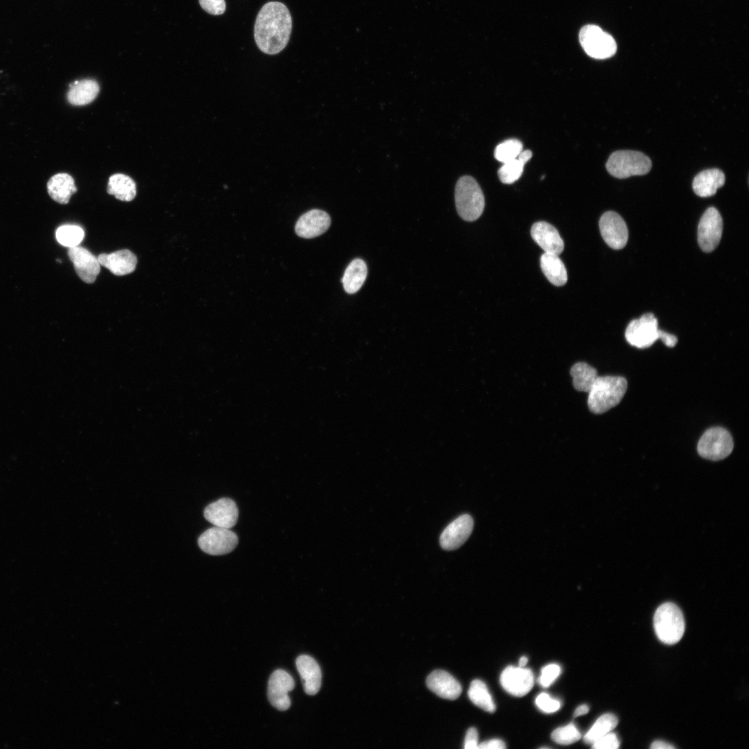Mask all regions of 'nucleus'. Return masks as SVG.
<instances>
[{"mask_svg": "<svg viewBox=\"0 0 749 749\" xmlns=\"http://www.w3.org/2000/svg\"><path fill=\"white\" fill-rule=\"evenodd\" d=\"M292 19L287 7L279 1H269L259 10L255 24L254 36L258 48L275 55L289 42Z\"/></svg>", "mask_w": 749, "mask_h": 749, "instance_id": "1", "label": "nucleus"}, {"mask_svg": "<svg viewBox=\"0 0 749 749\" xmlns=\"http://www.w3.org/2000/svg\"><path fill=\"white\" fill-rule=\"evenodd\" d=\"M628 384L620 376H598L588 392L587 406L594 414H602L618 405L623 399Z\"/></svg>", "mask_w": 749, "mask_h": 749, "instance_id": "2", "label": "nucleus"}, {"mask_svg": "<svg viewBox=\"0 0 749 749\" xmlns=\"http://www.w3.org/2000/svg\"><path fill=\"white\" fill-rule=\"evenodd\" d=\"M625 337L632 346L644 349L651 346L657 340L661 339L669 347H673L678 343L675 336L658 329V322L651 313L642 315L628 325Z\"/></svg>", "mask_w": 749, "mask_h": 749, "instance_id": "3", "label": "nucleus"}, {"mask_svg": "<svg viewBox=\"0 0 749 749\" xmlns=\"http://www.w3.org/2000/svg\"><path fill=\"white\" fill-rule=\"evenodd\" d=\"M455 203L460 217L466 221H474L482 214L485 207L483 191L470 175L460 177L455 187Z\"/></svg>", "mask_w": 749, "mask_h": 749, "instance_id": "4", "label": "nucleus"}, {"mask_svg": "<svg viewBox=\"0 0 749 749\" xmlns=\"http://www.w3.org/2000/svg\"><path fill=\"white\" fill-rule=\"evenodd\" d=\"M654 629L658 639L666 644L678 642L684 635L685 619L681 610L675 604L666 602L656 610L653 618Z\"/></svg>", "mask_w": 749, "mask_h": 749, "instance_id": "5", "label": "nucleus"}, {"mask_svg": "<svg viewBox=\"0 0 749 749\" xmlns=\"http://www.w3.org/2000/svg\"><path fill=\"white\" fill-rule=\"evenodd\" d=\"M651 166L649 157L635 150L615 151L610 155L606 162L608 173L617 178L646 174Z\"/></svg>", "mask_w": 749, "mask_h": 749, "instance_id": "6", "label": "nucleus"}, {"mask_svg": "<svg viewBox=\"0 0 749 749\" xmlns=\"http://www.w3.org/2000/svg\"><path fill=\"white\" fill-rule=\"evenodd\" d=\"M733 447V439L729 431L716 427L707 429L703 434L698 441L697 451L704 458L720 460L728 456Z\"/></svg>", "mask_w": 749, "mask_h": 749, "instance_id": "7", "label": "nucleus"}, {"mask_svg": "<svg viewBox=\"0 0 749 749\" xmlns=\"http://www.w3.org/2000/svg\"><path fill=\"white\" fill-rule=\"evenodd\" d=\"M579 41L586 53L595 59L609 58L617 51L614 38L596 25L583 26L579 33Z\"/></svg>", "mask_w": 749, "mask_h": 749, "instance_id": "8", "label": "nucleus"}, {"mask_svg": "<svg viewBox=\"0 0 749 749\" xmlns=\"http://www.w3.org/2000/svg\"><path fill=\"white\" fill-rule=\"evenodd\" d=\"M200 549L213 556L232 551L238 544L237 535L230 528L214 526L203 533L198 540Z\"/></svg>", "mask_w": 749, "mask_h": 749, "instance_id": "9", "label": "nucleus"}, {"mask_svg": "<svg viewBox=\"0 0 749 749\" xmlns=\"http://www.w3.org/2000/svg\"><path fill=\"white\" fill-rule=\"evenodd\" d=\"M723 232V219L714 207L708 208L703 214L698 227V242L705 252L713 251L718 245Z\"/></svg>", "mask_w": 749, "mask_h": 749, "instance_id": "10", "label": "nucleus"}, {"mask_svg": "<svg viewBox=\"0 0 749 749\" xmlns=\"http://www.w3.org/2000/svg\"><path fill=\"white\" fill-rule=\"evenodd\" d=\"M599 229L605 242L612 249L624 248L628 239V231L624 220L613 211L605 212L599 220Z\"/></svg>", "mask_w": 749, "mask_h": 749, "instance_id": "11", "label": "nucleus"}, {"mask_svg": "<svg viewBox=\"0 0 749 749\" xmlns=\"http://www.w3.org/2000/svg\"><path fill=\"white\" fill-rule=\"evenodd\" d=\"M295 687L292 676L282 669L275 670L268 682V698L270 704L280 711H285L291 706L289 692Z\"/></svg>", "mask_w": 749, "mask_h": 749, "instance_id": "12", "label": "nucleus"}, {"mask_svg": "<svg viewBox=\"0 0 749 749\" xmlns=\"http://www.w3.org/2000/svg\"><path fill=\"white\" fill-rule=\"evenodd\" d=\"M500 682L508 693L521 697L528 694L532 689L534 676L529 669L509 666L502 671Z\"/></svg>", "mask_w": 749, "mask_h": 749, "instance_id": "13", "label": "nucleus"}, {"mask_svg": "<svg viewBox=\"0 0 749 749\" xmlns=\"http://www.w3.org/2000/svg\"><path fill=\"white\" fill-rule=\"evenodd\" d=\"M473 526L474 522L470 515L465 514L459 516L442 531L440 537L441 547L447 551L457 549L468 539Z\"/></svg>", "mask_w": 749, "mask_h": 749, "instance_id": "14", "label": "nucleus"}, {"mask_svg": "<svg viewBox=\"0 0 749 749\" xmlns=\"http://www.w3.org/2000/svg\"><path fill=\"white\" fill-rule=\"evenodd\" d=\"M68 255L78 277L85 283L94 282L101 270L97 257L79 246L69 248Z\"/></svg>", "mask_w": 749, "mask_h": 749, "instance_id": "15", "label": "nucleus"}, {"mask_svg": "<svg viewBox=\"0 0 749 749\" xmlns=\"http://www.w3.org/2000/svg\"><path fill=\"white\" fill-rule=\"evenodd\" d=\"M204 516L216 526L230 528L237 522L239 510L232 499L222 498L208 505L205 509Z\"/></svg>", "mask_w": 749, "mask_h": 749, "instance_id": "16", "label": "nucleus"}, {"mask_svg": "<svg viewBox=\"0 0 749 749\" xmlns=\"http://www.w3.org/2000/svg\"><path fill=\"white\" fill-rule=\"evenodd\" d=\"M330 224L331 218L327 212L312 209L299 218L295 230L299 236L311 239L322 234L328 230Z\"/></svg>", "mask_w": 749, "mask_h": 749, "instance_id": "17", "label": "nucleus"}, {"mask_svg": "<svg viewBox=\"0 0 749 749\" xmlns=\"http://www.w3.org/2000/svg\"><path fill=\"white\" fill-rule=\"evenodd\" d=\"M531 234L544 252L559 255L564 250V242L558 231L547 222L535 223L531 229Z\"/></svg>", "mask_w": 749, "mask_h": 749, "instance_id": "18", "label": "nucleus"}, {"mask_svg": "<svg viewBox=\"0 0 749 749\" xmlns=\"http://www.w3.org/2000/svg\"><path fill=\"white\" fill-rule=\"evenodd\" d=\"M426 684L431 691L445 699L455 700L462 691L458 681L443 670L431 672L427 678Z\"/></svg>", "mask_w": 749, "mask_h": 749, "instance_id": "19", "label": "nucleus"}, {"mask_svg": "<svg viewBox=\"0 0 749 749\" xmlns=\"http://www.w3.org/2000/svg\"><path fill=\"white\" fill-rule=\"evenodd\" d=\"M295 664L305 693L311 696L316 694L320 689L322 680L321 670L317 662L309 655H302L296 659Z\"/></svg>", "mask_w": 749, "mask_h": 749, "instance_id": "20", "label": "nucleus"}, {"mask_svg": "<svg viewBox=\"0 0 749 749\" xmlns=\"http://www.w3.org/2000/svg\"><path fill=\"white\" fill-rule=\"evenodd\" d=\"M97 259L100 265L118 276L132 273L135 270L137 262V257L127 249L110 254L102 253L98 256Z\"/></svg>", "mask_w": 749, "mask_h": 749, "instance_id": "21", "label": "nucleus"}, {"mask_svg": "<svg viewBox=\"0 0 749 749\" xmlns=\"http://www.w3.org/2000/svg\"><path fill=\"white\" fill-rule=\"evenodd\" d=\"M99 91V85L94 79L76 80L69 85L67 100L73 105H85L92 103L98 96Z\"/></svg>", "mask_w": 749, "mask_h": 749, "instance_id": "22", "label": "nucleus"}, {"mask_svg": "<svg viewBox=\"0 0 749 749\" xmlns=\"http://www.w3.org/2000/svg\"><path fill=\"white\" fill-rule=\"evenodd\" d=\"M725 175L718 169H707L699 173L694 179V191L700 197H709L716 193L725 183Z\"/></svg>", "mask_w": 749, "mask_h": 749, "instance_id": "23", "label": "nucleus"}, {"mask_svg": "<svg viewBox=\"0 0 749 749\" xmlns=\"http://www.w3.org/2000/svg\"><path fill=\"white\" fill-rule=\"evenodd\" d=\"M47 190L53 200L60 204H67L71 195L77 191V188L70 175L60 173L49 179L47 182Z\"/></svg>", "mask_w": 749, "mask_h": 749, "instance_id": "24", "label": "nucleus"}, {"mask_svg": "<svg viewBox=\"0 0 749 749\" xmlns=\"http://www.w3.org/2000/svg\"><path fill=\"white\" fill-rule=\"evenodd\" d=\"M540 267L552 284L560 286L567 283V270L558 255L544 252L540 257Z\"/></svg>", "mask_w": 749, "mask_h": 749, "instance_id": "25", "label": "nucleus"}, {"mask_svg": "<svg viewBox=\"0 0 749 749\" xmlns=\"http://www.w3.org/2000/svg\"><path fill=\"white\" fill-rule=\"evenodd\" d=\"M368 273L366 264L361 259L352 260L347 266L341 282L349 294L357 292L364 283Z\"/></svg>", "mask_w": 749, "mask_h": 749, "instance_id": "26", "label": "nucleus"}, {"mask_svg": "<svg viewBox=\"0 0 749 749\" xmlns=\"http://www.w3.org/2000/svg\"><path fill=\"white\" fill-rule=\"evenodd\" d=\"M107 192L119 200L129 202L136 196V184L130 177L122 173H115L109 178Z\"/></svg>", "mask_w": 749, "mask_h": 749, "instance_id": "27", "label": "nucleus"}, {"mask_svg": "<svg viewBox=\"0 0 749 749\" xmlns=\"http://www.w3.org/2000/svg\"><path fill=\"white\" fill-rule=\"evenodd\" d=\"M572 384L577 391L588 393L598 377L597 370L585 362H577L570 369Z\"/></svg>", "mask_w": 749, "mask_h": 749, "instance_id": "28", "label": "nucleus"}, {"mask_svg": "<svg viewBox=\"0 0 749 749\" xmlns=\"http://www.w3.org/2000/svg\"><path fill=\"white\" fill-rule=\"evenodd\" d=\"M468 696L471 701L481 709L493 713L495 704L486 685L480 680H474L469 687Z\"/></svg>", "mask_w": 749, "mask_h": 749, "instance_id": "29", "label": "nucleus"}, {"mask_svg": "<svg viewBox=\"0 0 749 749\" xmlns=\"http://www.w3.org/2000/svg\"><path fill=\"white\" fill-rule=\"evenodd\" d=\"M618 724L617 716L608 713L601 716L584 736L586 743L592 744L596 740L610 732Z\"/></svg>", "mask_w": 749, "mask_h": 749, "instance_id": "30", "label": "nucleus"}, {"mask_svg": "<svg viewBox=\"0 0 749 749\" xmlns=\"http://www.w3.org/2000/svg\"><path fill=\"white\" fill-rule=\"evenodd\" d=\"M85 236L84 230L78 225H64L55 232V237L61 245L72 248L78 246Z\"/></svg>", "mask_w": 749, "mask_h": 749, "instance_id": "31", "label": "nucleus"}, {"mask_svg": "<svg viewBox=\"0 0 749 749\" xmlns=\"http://www.w3.org/2000/svg\"><path fill=\"white\" fill-rule=\"evenodd\" d=\"M523 150L522 143L516 139H507L497 145L494 150V157L504 164L517 158Z\"/></svg>", "mask_w": 749, "mask_h": 749, "instance_id": "32", "label": "nucleus"}, {"mask_svg": "<svg viewBox=\"0 0 749 749\" xmlns=\"http://www.w3.org/2000/svg\"><path fill=\"white\" fill-rule=\"evenodd\" d=\"M526 163L519 157L503 164L498 171L500 181L504 184H512L522 175Z\"/></svg>", "mask_w": 749, "mask_h": 749, "instance_id": "33", "label": "nucleus"}, {"mask_svg": "<svg viewBox=\"0 0 749 749\" xmlns=\"http://www.w3.org/2000/svg\"><path fill=\"white\" fill-rule=\"evenodd\" d=\"M553 741L561 745H569L580 739L581 734L576 725L570 723L554 730L551 733Z\"/></svg>", "mask_w": 749, "mask_h": 749, "instance_id": "34", "label": "nucleus"}, {"mask_svg": "<svg viewBox=\"0 0 749 749\" xmlns=\"http://www.w3.org/2000/svg\"><path fill=\"white\" fill-rule=\"evenodd\" d=\"M561 673V668L557 664H549L542 667L538 679L539 684L543 687H549Z\"/></svg>", "mask_w": 749, "mask_h": 749, "instance_id": "35", "label": "nucleus"}, {"mask_svg": "<svg viewBox=\"0 0 749 749\" xmlns=\"http://www.w3.org/2000/svg\"><path fill=\"white\" fill-rule=\"evenodd\" d=\"M537 707L544 713H553L561 707V703L546 693H541L535 698Z\"/></svg>", "mask_w": 749, "mask_h": 749, "instance_id": "36", "label": "nucleus"}, {"mask_svg": "<svg viewBox=\"0 0 749 749\" xmlns=\"http://www.w3.org/2000/svg\"><path fill=\"white\" fill-rule=\"evenodd\" d=\"M201 8L212 15H222L226 8L225 0H198Z\"/></svg>", "mask_w": 749, "mask_h": 749, "instance_id": "37", "label": "nucleus"}, {"mask_svg": "<svg viewBox=\"0 0 749 749\" xmlns=\"http://www.w3.org/2000/svg\"><path fill=\"white\" fill-rule=\"evenodd\" d=\"M620 742L614 733L609 732L592 743L594 749H617Z\"/></svg>", "mask_w": 749, "mask_h": 749, "instance_id": "38", "label": "nucleus"}, {"mask_svg": "<svg viewBox=\"0 0 749 749\" xmlns=\"http://www.w3.org/2000/svg\"><path fill=\"white\" fill-rule=\"evenodd\" d=\"M478 746L477 730L474 728H470L467 730L465 735L464 748L465 749H477Z\"/></svg>", "mask_w": 749, "mask_h": 749, "instance_id": "39", "label": "nucleus"}, {"mask_svg": "<svg viewBox=\"0 0 749 749\" xmlns=\"http://www.w3.org/2000/svg\"><path fill=\"white\" fill-rule=\"evenodd\" d=\"M505 748V743L497 739L483 741L478 746L480 749H503Z\"/></svg>", "mask_w": 749, "mask_h": 749, "instance_id": "40", "label": "nucleus"}, {"mask_svg": "<svg viewBox=\"0 0 749 749\" xmlns=\"http://www.w3.org/2000/svg\"><path fill=\"white\" fill-rule=\"evenodd\" d=\"M651 748L653 749H673L675 747L663 741L657 740L652 743Z\"/></svg>", "mask_w": 749, "mask_h": 749, "instance_id": "41", "label": "nucleus"}, {"mask_svg": "<svg viewBox=\"0 0 749 749\" xmlns=\"http://www.w3.org/2000/svg\"><path fill=\"white\" fill-rule=\"evenodd\" d=\"M589 712V707L587 705H581L578 706L574 712V716L577 717L581 715L586 714Z\"/></svg>", "mask_w": 749, "mask_h": 749, "instance_id": "42", "label": "nucleus"}, {"mask_svg": "<svg viewBox=\"0 0 749 749\" xmlns=\"http://www.w3.org/2000/svg\"><path fill=\"white\" fill-rule=\"evenodd\" d=\"M532 157V152L530 150H522L518 155L520 160L526 163Z\"/></svg>", "mask_w": 749, "mask_h": 749, "instance_id": "43", "label": "nucleus"}, {"mask_svg": "<svg viewBox=\"0 0 749 749\" xmlns=\"http://www.w3.org/2000/svg\"><path fill=\"white\" fill-rule=\"evenodd\" d=\"M528 662V658L526 656H522L519 660V666L524 667Z\"/></svg>", "mask_w": 749, "mask_h": 749, "instance_id": "44", "label": "nucleus"}]
</instances>
